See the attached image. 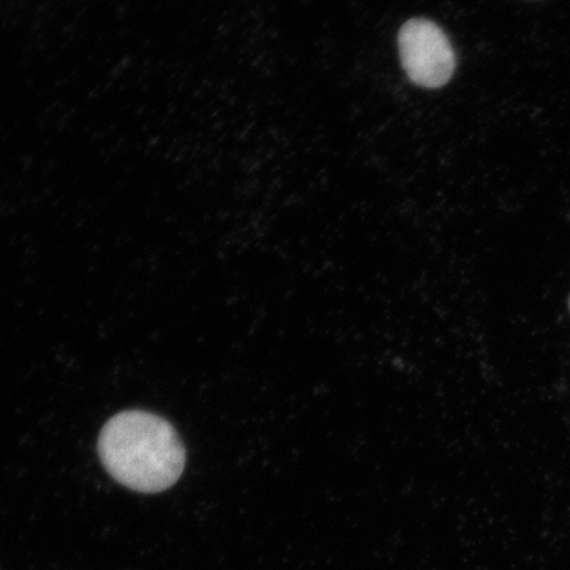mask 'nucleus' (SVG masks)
<instances>
[{
    "mask_svg": "<svg viewBox=\"0 0 570 570\" xmlns=\"http://www.w3.org/2000/svg\"><path fill=\"white\" fill-rule=\"evenodd\" d=\"M98 454L114 480L142 494L173 488L187 461L175 428L142 411H127L110 419L99 434Z\"/></svg>",
    "mask_w": 570,
    "mask_h": 570,
    "instance_id": "nucleus-1",
    "label": "nucleus"
},
{
    "mask_svg": "<svg viewBox=\"0 0 570 570\" xmlns=\"http://www.w3.org/2000/svg\"><path fill=\"white\" fill-rule=\"evenodd\" d=\"M397 45L403 69L417 87L439 89L451 81L458 60L446 33L434 21L409 20Z\"/></svg>",
    "mask_w": 570,
    "mask_h": 570,
    "instance_id": "nucleus-2",
    "label": "nucleus"
},
{
    "mask_svg": "<svg viewBox=\"0 0 570 570\" xmlns=\"http://www.w3.org/2000/svg\"><path fill=\"white\" fill-rule=\"evenodd\" d=\"M569 309H570V298H569Z\"/></svg>",
    "mask_w": 570,
    "mask_h": 570,
    "instance_id": "nucleus-3",
    "label": "nucleus"
}]
</instances>
